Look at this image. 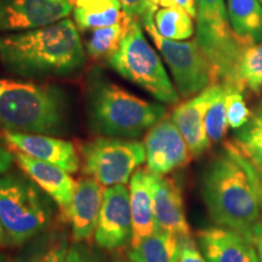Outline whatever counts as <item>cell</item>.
<instances>
[{"label": "cell", "mask_w": 262, "mask_h": 262, "mask_svg": "<svg viewBox=\"0 0 262 262\" xmlns=\"http://www.w3.org/2000/svg\"><path fill=\"white\" fill-rule=\"evenodd\" d=\"M131 19L133 18L127 17L125 15L122 21L116 25L93 29L86 45H85L90 57L94 60L107 61L112 56L122 44L127 29H129Z\"/></svg>", "instance_id": "cell-24"}, {"label": "cell", "mask_w": 262, "mask_h": 262, "mask_svg": "<svg viewBox=\"0 0 262 262\" xmlns=\"http://www.w3.org/2000/svg\"><path fill=\"white\" fill-rule=\"evenodd\" d=\"M131 220L129 187L126 185L111 186L104 189L103 203L95 231V243L103 250L122 249L131 242Z\"/></svg>", "instance_id": "cell-12"}, {"label": "cell", "mask_w": 262, "mask_h": 262, "mask_svg": "<svg viewBox=\"0 0 262 262\" xmlns=\"http://www.w3.org/2000/svg\"><path fill=\"white\" fill-rule=\"evenodd\" d=\"M106 62L120 77L147 91L160 103H179L181 97L137 19H131L119 49Z\"/></svg>", "instance_id": "cell-6"}, {"label": "cell", "mask_w": 262, "mask_h": 262, "mask_svg": "<svg viewBox=\"0 0 262 262\" xmlns=\"http://www.w3.org/2000/svg\"><path fill=\"white\" fill-rule=\"evenodd\" d=\"M226 88H227L226 90V112H227L228 125L233 130H238L249 122L253 113L250 112L247 102H245L243 90L227 84H226Z\"/></svg>", "instance_id": "cell-29"}, {"label": "cell", "mask_w": 262, "mask_h": 262, "mask_svg": "<svg viewBox=\"0 0 262 262\" xmlns=\"http://www.w3.org/2000/svg\"><path fill=\"white\" fill-rule=\"evenodd\" d=\"M141 24L168 64L180 97L187 100L219 83L214 67L196 39L178 41L162 37L155 26V15H147Z\"/></svg>", "instance_id": "cell-8"}, {"label": "cell", "mask_w": 262, "mask_h": 262, "mask_svg": "<svg viewBox=\"0 0 262 262\" xmlns=\"http://www.w3.org/2000/svg\"><path fill=\"white\" fill-rule=\"evenodd\" d=\"M147 4H148V6L152 10H155V11H157L159 8V4H160V0H146Z\"/></svg>", "instance_id": "cell-38"}, {"label": "cell", "mask_w": 262, "mask_h": 262, "mask_svg": "<svg viewBox=\"0 0 262 262\" xmlns=\"http://www.w3.org/2000/svg\"><path fill=\"white\" fill-rule=\"evenodd\" d=\"M202 194L211 220L249 238L260 221V204L255 189L254 166L233 142L208 164L203 173Z\"/></svg>", "instance_id": "cell-2"}, {"label": "cell", "mask_w": 262, "mask_h": 262, "mask_svg": "<svg viewBox=\"0 0 262 262\" xmlns=\"http://www.w3.org/2000/svg\"><path fill=\"white\" fill-rule=\"evenodd\" d=\"M249 238H250V241L253 242L255 248H256L258 260L262 262V220L257 221L254 225V227L251 228L250 234H249Z\"/></svg>", "instance_id": "cell-34"}, {"label": "cell", "mask_w": 262, "mask_h": 262, "mask_svg": "<svg viewBox=\"0 0 262 262\" xmlns=\"http://www.w3.org/2000/svg\"><path fill=\"white\" fill-rule=\"evenodd\" d=\"M181 243L171 232L157 229L155 233L131 247L127 257L134 262H179Z\"/></svg>", "instance_id": "cell-22"}, {"label": "cell", "mask_w": 262, "mask_h": 262, "mask_svg": "<svg viewBox=\"0 0 262 262\" xmlns=\"http://www.w3.org/2000/svg\"><path fill=\"white\" fill-rule=\"evenodd\" d=\"M147 169L158 176H165L183 168L193 158L187 143L171 118H164L147 131L143 140Z\"/></svg>", "instance_id": "cell-11"}, {"label": "cell", "mask_w": 262, "mask_h": 262, "mask_svg": "<svg viewBox=\"0 0 262 262\" xmlns=\"http://www.w3.org/2000/svg\"><path fill=\"white\" fill-rule=\"evenodd\" d=\"M86 110L95 133L118 139L142 136L168 113L163 103L143 100L94 72L88 83Z\"/></svg>", "instance_id": "cell-3"}, {"label": "cell", "mask_w": 262, "mask_h": 262, "mask_svg": "<svg viewBox=\"0 0 262 262\" xmlns=\"http://www.w3.org/2000/svg\"><path fill=\"white\" fill-rule=\"evenodd\" d=\"M14 157L19 169L50 196L64 215L70 208L77 186V181L71 173L55 164L32 158L17 150H15Z\"/></svg>", "instance_id": "cell-17"}, {"label": "cell", "mask_w": 262, "mask_h": 262, "mask_svg": "<svg viewBox=\"0 0 262 262\" xmlns=\"http://www.w3.org/2000/svg\"><path fill=\"white\" fill-rule=\"evenodd\" d=\"M198 247L208 262H260L247 235L226 227H209L196 233Z\"/></svg>", "instance_id": "cell-16"}, {"label": "cell", "mask_w": 262, "mask_h": 262, "mask_svg": "<svg viewBox=\"0 0 262 262\" xmlns=\"http://www.w3.org/2000/svg\"><path fill=\"white\" fill-rule=\"evenodd\" d=\"M112 262H134V261H131L130 258L127 257V255H126L125 257H123V256H118V257L114 258V260H113Z\"/></svg>", "instance_id": "cell-39"}, {"label": "cell", "mask_w": 262, "mask_h": 262, "mask_svg": "<svg viewBox=\"0 0 262 262\" xmlns=\"http://www.w3.org/2000/svg\"><path fill=\"white\" fill-rule=\"evenodd\" d=\"M226 84L217 97L212 101L205 113L204 125L206 135L211 143H219L225 139L228 130L227 112H226Z\"/></svg>", "instance_id": "cell-28"}, {"label": "cell", "mask_w": 262, "mask_h": 262, "mask_svg": "<svg viewBox=\"0 0 262 262\" xmlns=\"http://www.w3.org/2000/svg\"><path fill=\"white\" fill-rule=\"evenodd\" d=\"M127 17L142 22L147 15H155L156 11L147 4L146 0H119Z\"/></svg>", "instance_id": "cell-31"}, {"label": "cell", "mask_w": 262, "mask_h": 262, "mask_svg": "<svg viewBox=\"0 0 262 262\" xmlns=\"http://www.w3.org/2000/svg\"><path fill=\"white\" fill-rule=\"evenodd\" d=\"M52 203L29 178L0 175V219L8 244H27L47 231L54 217Z\"/></svg>", "instance_id": "cell-5"}, {"label": "cell", "mask_w": 262, "mask_h": 262, "mask_svg": "<svg viewBox=\"0 0 262 262\" xmlns=\"http://www.w3.org/2000/svg\"><path fill=\"white\" fill-rule=\"evenodd\" d=\"M261 220H262V219H261Z\"/></svg>", "instance_id": "cell-42"}, {"label": "cell", "mask_w": 262, "mask_h": 262, "mask_svg": "<svg viewBox=\"0 0 262 262\" xmlns=\"http://www.w3.org/2000/svg\"><path fill=\"white\" fill-rule=\"evenodd\" d=\"M0 62L29 79L71 77L85 64L79 29L70 18L40 28L0 35Z\"/></svg>", "instance_id": "cell-1"}, {"label": "cell", "mask_w": 262, "mask_h": 262, "mask_svg": "<svg viewBox=\"0 0 262 262\" xmlns=\"http://www.w3.org/2000/svg\"><path fill=\"white\" fill-rule=\"evenodd\" d=\"M14 158L15 157L8 149L0 147V175L8 171L12 162H14Z\"/></svg>", "instance_id": "cell-35"}, {"label": "cell", "mask_w": 262, "mask_h": 262, "mask_svg": "<svg viewBox=\"0 0 262 262\" xmlns=\"http://www.w3.org/2000/svg\"><path fill=\"white\" fill-rule=\"evenodd\" d=\"M83 171L103 187L129 183L133 173L146 163L143 142L133 139L100 137L81 148Z\"/></svg>", "instance_id": "cell-9"}, {"label": "cell", "mask_w": 262, "mask_h": 262, "mask_svg": "<svg viewBox=\"0 0 262 262\" xmlns=\"http://www.w3.org/2000/svg\"><path fill=\"white\" fill-rule=\"evenodd\" d=\"M67 120V97L60 86L0 78V127L4 131L61 135Z\"/></svg>", "instance_id": "cell-4"}, {"label": "cell", "mask_w": 262, "mask_h": 262, "mask_svg": "<svg viewBox=\"0 0 262 262\" xmlns=\"http://www.w3.org/2000/svg\"><path fill=\"white\" fill-rule=\"evenodd\" d=\"M180 243L181 249L179 262H208L192 237L180 238Z\"/></svg>", "instance_id": "cell-32"}, {"label": "cell", "mask_w": 262, "mask_h": 262, "mask_svg": "<svg viewBox=\"0 0 262 262\" xmlns=\"http://www.w3.org/2000/svg\"><path fill=\"white\" fill-rule=\"evenodd\" d=\"M156 176L147 168L137 169L129 181V201L133 220L131 247H135L142 239L157 231L153 198Z\"/></svg>", "instance_id": "cell-18"}, {"label": "cell", "mask_w": 262, "mask_h": 262, "mask_svg": "<svg viewBox=\"0 0 262 262\" xmlns=\"http://www.w3.org/2000/svg\"><path fill=\"white\" fill-rule=\"evenodd\" d=\"M18 262H67L70 239L61 229L45 231L28 242Z\"/></svg>", "instance_id": "cell-23"}, {"label": "cell", "mask_w": 262, "mask_h": 262, "mask_svg": "<svg viewBox=\"0 0 262 262\" xmlns=\"http://www.w3.org/2000/svg\"><path fill=\"white\" fill-rule=\"evenodd\" d=\"M153 198L157 229L171 232L179 238L192 237L186 219L182 189L178 183L165 176L157 175Z\"/></svg>", "instance_id": "cell-19"}, {"label": "cell", "mask_w": 262, "mask_h": 262, "mask_svg": "<svg viewBox=\"0 0 262 262\" xmlns=\"http://www.w3.org/2000/svg\"><path fill=\"white\" fill-rule=\"evenodd\" d=\"M155 26L162 37L170 40H187L194 34L192 16L175 6L160 8L155 14Z\"/></svg>", "instance_id": "cell-25"}, {"label": "cell", "mask_w": 262, "mask_h": 262, "mask_svg": "<svg viewBox=\"0 0 262 262\" xmlns=\"http://www.w3.org/2000/svg\"><path fill=\"white\" fill-rule=\"evenodd\" d=\"M3 244H8V241H6L4 228H3V225H2V219H0V245Z\"/></svg>", "instance_id": "cell-37"}, {"label": "cell", "mask_w": 262, "mask_h": 262, "mask_svg": "<svg viewBox=\"0 0 262 262\" xmlns=\"http://www.w3.org/2000/svg\"><path fill=\"white\" fill-rule=\"evenodd\" d=\"M232 142L251 165L262 168V107L251 114L244 126L237 130Z\"/></svg>", "instance_id": "cell-26"}, {"label": "cell", "mask_w": 262, "mask_h": 262, "mask_svg": "<svg viewBox=\"0 0 262 262\" xmlns=\"http://www.w3.org/2000/svg\"><path fill=\"white\" fill-rule=\"evenodd\" d=\"M104 189L93 178H81L77 181L73 199L66 211V220L71 224L73 242H86L94 238L103 203Z\"/></svg>", "instance_id": "cell-15"}, {"label": "cell", "mask_w": 262, "mask_h": 262, "mask_svg": "<svg viewBox=\"0 0 262 262\" xmlns=\"http://www.w3.org/2000/svg\"><path fill=\"white\" fill-rule=\"evenodd\" d=\"M5 142L14 150L32 158L60 166L67 172L74 173L80 168V157L70 141L45 134H25L4 131Z\"/></svg>", "instance_id": "cell-14"}, {"label": "cell", "mask_w": 262, "mask_h": 262, "mask_svg": "<svg viewBox=\"0 0 262 262\" xmlns=\"http://www.w3.org/2000/svg\"><path fill=\"white\" fill-rule=\"evenodd\" d=\"M67 262H104L103 256L86 242H73L70 245Z\"/></svg>", "instance_id": "cell-30"}, {"label": "cell", "mask_w": 262, "mask_h": 262, "mask_svg": "<svg viewBox=\"0 0 262 262\" xmlns=\"http://www.w3.org/2000/svg\"><path fill=\"white\" fill-rule=\"evenodd\" d=\"M232 32L245 47L262 42V4L258 0H226Z\"/></svg>", "instance_id": "cell-20"}, {"label": "cell", "mask_w": 262, "mask_h": 262, "mask_svg": "<svg viewBox=\"0 0 262 262\" xmlns=\"http://www.w3.org/2000/svg\"><path fill=\"white\" fill-rule=\"evenodd\" d=\"M195 19V39L211 62L217 81L237 86L235 71L245 45L232 32L226 0H196Z\"/></svg>", "instance_id": "cell-7"}, {"label": "cell", "mask_w": 262, "mask_h": 262, "mask_svg": "<svg viewBox=\"0 0 262 262\" xmlns=\"http://www.w3.org/2000/svg\"><path fill=\"white\" fill-rule=\"evenodd\" d=\"M254 181L255 189H256V194L258 198V204H260V208L262 210V168L254 166Z\"/></svg>", "instance_id": "cell-36"}, {"label": "cell", "mask_w": 262, "mask_h": 262, "mask_svg": "<svg viewBox=\"0 0 262 262\" xmlns=\"http://www.w3.org/2000/svg\"><path fill=\"white\" fill-rule=\"evenodd\" d=\"M237 86L241 90L248 88L260 94L262 88V42L245 47L239 56L235 71Z\"/></svg>", "instance_id": "cell-27"}, {"label": "cell", "mask_w": 262, "mask_h": 262, "mask_svg": "<svg viewBox=\"0 0 262 262\" xmlns=\"http://www.w3.org/2000/svg\"><path fill=\"white\" fill-rule=\"evenodd\" d=\"M222 89V83L212 84L173 108L170 118L182 134L192 157L204 155L210 148L211 142L206 135L204 118L209 106Z\"/></svg>", "instance_id": "cell-13"}, {"label": "cell", "mask_w": 262, "mask_h": 262, "mask_svg": "<svg viewBox=\"0 0 262 262\" xmlns=\"http://www.w3.org/2000/svg\"><path fill=\"white\" fill-rule=\"evenodd\" d=\"M258 2H260V3H261V4H262V0H258Z\"/></svg>", "instance_id": "cell-41"}, {"label": "cell", "mask_w": 262, "mask_h": 262, "mask_svg": "<svg viewBox=\"0 0 262 262\" xmlns=\"http://www.w3.org/2000/svg\"><path fill=\"white\" fill-rule=\"evenodd\" d=\"M74 24L79 31L116 25L125 16L119 0H74Z\"/></svg>", "instance_id": "cell-21"}, {"label": "cell", "mask_w": 262, "mask_h": 262, "mask_svg": "<svg viewBox=\"0 0 262 262\" xmlns=\"http://www.w3.org/2000/svg\"><path fill=\"white\" fill-rule=\"evenodd\" d=\"M0 262H5V260H4V257H3V256H0Z\"/></svg>", "instance_id": "cell-40"}, {"label": "cell", "mask_w": 262, "mask_h": 262, "mask_svg": "<svg viewBox=\"0 0 262 262\" xmlns=\"http://www.w3.org/2000/svg\"><path fill=\"white\" fill-rule=\"evenodd\" d=\"M160 8L166 6H175V8L183 9L192 16L193 19L196 18V0H160Z\"/></svg>", "instance_id": "cell-33"}, {"label": "cell", "mask_w": 262, "mask_h": 262, "mask_svg": "<svg viewBox=\"0 0 262 262\" xmlns=\"http://www.w3.org/2000/svg\"><path fill=\"white\" fill-rule=\"evenodd\" d=\"M73 6L74 0H0V35L56 24Z\"/></svg>", "instance_id": "cell-10"}]
</instances>
